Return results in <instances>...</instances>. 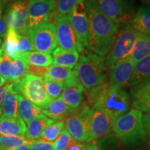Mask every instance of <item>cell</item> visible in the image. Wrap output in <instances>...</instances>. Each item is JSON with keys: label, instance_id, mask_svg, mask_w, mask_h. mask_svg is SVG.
I'll return each mask as SVG.
<instances>
[{"label": "cell", "instance_id": "41", "mask_svg": "<svg viewBox=\"0 0 150 150\" xmlns=\"http://www.w3.org/2000/svg\"><path fill=\"white\" fill-rule=\"evenodd\" d=\"M142 124L146 133V137L150 144V113L142 115Z\"/></svg>", "mask_w": 150, "mask_h": 150}, {"label": "cell", "instance_id": "28", "mask_svg": "<svg viewBox=\"0 0 150 150\" xmlns=\"http://www.w3.org/2000/svg\"><path fill=\"white\" fill-rule=\"evenodd\" d=\"M0 107L4 117L16 118L20 117L18 113V95L9 90L0 105Z\"/></svg>", "mask_w": 150, "mask_h": 150}, {"label": "cell", "instance_id": "26", "mask_svg": "<svg viewBox=\"0 0 150 150\" xmlns=\"http://www.w3.org/2000/svg\"><path fill=\"white\" fill-rule=\"evenodd\" d=\"M150 54V36L140 34L135 41L130 56L134 65Z\"/></svg>", "mask_w": 150, "mask_h": 150}, {"label": "cell", "instance_id": "44", "mask_svg": "<svg viewBox=\"0 0 150 150\" xmlns=\"http://www.w3.org/2000/svg\"><path fill=\"white\" fill-rule=\"evenodd\" d=\"M9 90L8 84H6V86H4L3 87L0 88V105H1V102H2L4 98L6 95V93H8Z\"/></svg>", "mask_w": 150, "mask_h": 150}, {"label": "cell", "instance_id": "45", "mask_svg": "<svg viewBox=\"0 0 150 150\" xmlns=\"http://www.w3.org/2000/svg\"><path fill=\"white\" fill-rule=\"evenodd\" d=\"M30 145H28V144H26V145H23L20 147H19L18 148H17L15 150H30Z\"/></svg>", "mask_w": 150, "mask_h": 150}, {"label": "cell", "instance_id": "24", "mask_svg": "<svg viewBox=\"0 0 150 150\" xmlns=\"http://www.w3.org/2000/svg\"><path fill=\"white\" fill-rule=\"evenodd\" d=\"M46 76L63 83L65 87L77 81L74 71L72 69L56 65H51L47 67V73Z\"/></svg>", "mask_w": 150, "mask_h": 150}, {"label": "cell", "instance_id": "38", "mask_svg": "<svg viewBox=\"0 0 150 150\" xmlns=\"http://www.w3.org/2000/svg\"><path fill=\"white\" fill-rule=\"evenodd\" d=\"M72 140V137L70 136L68 131L64 128L57 139L54 142V150H66Z\"/></svg>", "mask_w": 150, "mask_h": 150}, {"label": "cell", "instance_id": "54", "mask_svg": "<svg viewBox=\"0 0 150 150\" xmlns=\"http://www.w3.org/2000/svg\"><path fill=\"white\" fill-rule=\"evenodd\" d=\"M83 150H88V145H87V147H86V148H84Z\"/></svg>", "mask_w": 150, "mask_h": 150}, {"label": "cell", "instance_id": "8", "mask_svg": "<svg viewBox=\"0 0 150 150\" xmlns=\"http://www.w3.org/2000/svg\"><path fill=\"white\" fill-rule=\"evenodd\" d=\"M91 110L87 104L83 105L75 113L65 120V129L68 131L72 139L88 143V117Z\"/></svg>", "mask_w": 150, "mask_h": 150}, {"label": "cell", "instance_id": "47", "mask_svg": "<svg viewBox=\"0 0 150 150\" xmlns=\"http://www.w3.org/2000/svg\"><path fill=\"white\" fill-rule=\"evenodd\" d=\"M140 1L147 6H150V0H140Z\"/></svg>", "mask_w": 150, "mask_h": 150}, {"label": "cell", "instance_id": "46", "mask_svg": "<svg viewBox=\"0 0 150 150\" xmlns=\"http://www.w3.org/2000/svg\"><path fill=\"white\" fill-rule=\"evenodd\" d=\"M6 83V81L0 75V88L3 87V86L5 85Z\"/></svg>", "mask_w": 150, "mask_h": 150}, {"label": "cell", "instance_id": "42", "mask_svg": "<svg viewBox=\"0 0 150 150\" xmlns=\"http://www.w3.org/2000/svg\"><path fill=\"white\" fill-rule=\"evenodd\" d=\"M88 143H83V142H80L72 139L70 143L69 144L68 147H67L66 150H83L84 148L87 147Z\"/></svg>", "mask_w": 150, "mask_h": 150}, {"label": "cell", "instance_id": "11", "mask_svg": "<svg viewBox=\"0 0 150 150\" xmlns=\"http://www.w3.org/2000/svg\"><path fill=\"white\" fill-rule=\"evenodd\" d=\"M56 0H28V25L29 28L50 22L56 15Z\"/></svg>", "mask_w": 150, "mask_h": 150}, {"label": "cell", "instance_id": "39", "mask_svg": "<svg viewBox=\"0 0 150 150\" xmlns=\"http://www.w3.org/2000/svg\"><path fill=\"white\" fill-rule=\"evenodd\" d=\"M30 150H54V142L41 139L35 140L30 145Z\"/></svg>", "mask_w": 150, "mask_h": 150}, {"label": "cell", "instance_id": "27", "mask_svg": "<svg viewBox=\"0 0 150 150\" xmlns=\"http://www.w3.org/2000/svg\"><path fill=\"white\" fill-rule=\"evenodd\" d=\"M18 113L24 122L28 123L42 113L41 108L21 95H18Z\"/></svg>", "mask_w": 150, "mask_h": 150}, {"label": "cell", "instance_id": "48", "mask_svg": "<svg viewBox=\"0 0 150 150\" xmlns=\"http://www.w3.org/2000/svg\"><path fill=\"white\" fill-rule=\"evenodd\" d=\"M132 150H149L147 149H145L144 147H136L135 149H133Z\"/></svg>", "mask_w": 150, "mask_h": 150}, {"label": "cell", "instance_id": "7", "mask_svg": "<svg viewBox=\"0 0 150 150\" xmlns=\"http://www.w3.org/2000/svg\"><path fill=\"white\" fill-rule=\"evenodd\" d=\"M99 9L119 27L129 24L132 19L133 8L128 0H95Z\"/></svg>", "mask_w": 150, "mask_h": 150}, {"label": "cell", "instance_id": "34", "mask_svg": "<svg viewBox=\"0 0 150 150\" xmlns=\"http://www.w3.org/2000/svg\"><path fill=\"white\" fill-rule=\"evenodd\" d=\"M84 2V0H57L56 6V15L67 16L79 4Z\"/></svg>", "mask_w": 150, "mask_h": 150}, {"label": "cell", "instance_id": "51", "mask_svg": "<svg viewBox=\"0 0 150 150\" xmlns=\"http://www.w3.org/2000/svg\"><path fill=\"white\" fill-rule=\"evenodd\" d=\"M1 16V4H0V17Z\"/></svg>", "mask_w": 150, "mask_h": 150}, {"label": "cell", "instance_id": "15", "mask_svg": "<svg viewBox=\"0 0 150 150\" xmlns=\"http://www.w3.org/2000/svg\"><path fill=\"white\" fill-rule=\"evenodd\" d=\"M67 17L80 42L83 47H87L89 22L84 6V2L79 4L72 12L67 15Z\"/></svg>", "mask_w": 150, "mask_h": 150}, {"label": "cell", "instance_id": "29", "mask_svg": "<svg viewBox=\"0 0 150 150\" xmlns=\"http://www.w3.org/2000/svg\"><path fill=\"white\" fill-rule=\"evenodd\" d=\"M20 56L25 59L28 65L38 67H49L53 64V59L50 54L32 51L24 53Z\"/></svg>", "mask_w": 150, "mask_h": 150}, {"label": "cell", "instance_id": "40", "mask_svg": "<svg viewBox=\"0 0 150 150\" xmlns=\"http://www.w3.org/2000/svg\"><path fill=\"white\" fill-rule=\"evenodd\" d=\"M47 67H38L27 64V74H32L33 76L42 78L43 76L47 75Z\"/></svg>", "mask_w": 150, "mask_h": 150}, {"label": "cell", "instance_id": "22", "mask_svg": "<svg viewBox=\"0 0 150 150\" xmlns=\"http://www.w3.org/2000/svg\"><path fill=\"white\" fill-rule=\"evenodd\" d=\"M79 56L77 52L68 51L57 47L52 52L53 65L72 69L78 63Z\"/></svg>", "mask_w": 150, "mask_h": 150}, {"label": "cell", "instance_id": "17", "mask_svg": "<svg viewBox=\"0 0 150 150\" xmlns=\"http://www.w3.org/2000/svg\"><path fill=\"white\" fill-rule=\"evenodd\" d=\"M84 89L78 81L65 86L59 98L72 109H78L83 104Z\"/></svg>", "mask_w": 150, "mask_h": 150}, {"label": "cell", "instance_id": "50", "mask_svg": "<svg viewBox=\"0 0 150 150\" xmlns=\"http://www.w3.org/2000/svg\"><path fill=\"white\" fill-rule=\"evenodd\" d=\"M1 117H2V113H1V107H0V119H1Z\"/></svg>", "mask_w": 150, "mask_h": 150}, {"label": "cell", "instance_id": "10", "mask_svg": "<svg viewBox=\"0 0 150 150\" xmlns=\"http://www.w3.org/2000/svg\"><path fill=\"white\" fill-rule=\"evenodd\" d=\"M22 81V95L39 108H45L52 101L45 88L42 79L30 74H25Z\"/></svg>", "mask_w": 150, "mask_h": 150}, {"label": "cell", "instance_id": "9", "mask_svg": "<svg viewBox=\"0 0 150 150\" xmlns=\"http://www.w3.org/2000/svg\"><path fill=\"white\" fill-rule=\"evenodd\" d=\"M54 26L58 47L78 53L83 51V45L80 42L72 29L67 16L56 15Z\"/></svg>", "mask_w": 150, "mask_h": 150}, {"label": "cell", "instance_id": "19", "mask_svg": "<svg viewBox=\"0 0 150 150\" xmlns=\"http://www.w3.org/2000/svg\"><path fill=\"white\" fill-rule=\"evenodd\" d=\"M27 126L21 117L7 118L1 117L0 119V134L4 136H24Z\"/></svg>", "mask_w": 150, "mask_h": 150}, {"label": "cell", "instance_id": "35", "mask_svg": "<svg viewBox=\"0 0 150 150\" xmlns=\"http://www.w3.org/2000/svg\"><path fill=\"white\" fill-rule=\"evenodd\" d=\"M0 75L6 81L11 82H13V66L12 60L4 53L0 61Z\"/></svg>", "mask_w": 150, "mask_h": 150}, {"label": "cell", "instance_id": "20", "mask_svg": "<svg viewBox=\"0 0 150 150\" xmlns=\"http://www.w3.org/2000/svg\"><path fill=\"white\" fill-rule=\"evenodd\" d=\"M129 24L140 34L150 36V6L140 7Z\"/></svg>", "mask_w": 150, "mask_h": 150}, {"label": "cell", "instance_id": "14", "mask_svg": "<svg viewBox=\"0 0 150 150\" xmlns=\"http://www.w3.org/2000/svg\"><path fill=\"white\" fill-rule=\"evenodd\" d=\"M134 67V63L130 57L122 60L108 67L109 80L108 85L110 87L121 88L129 85Z\"/></svg>", "mask_w": 150, "mask_h": 150}, {"label": "cell", "instance_id": "32", "mask_svg": "<svg viewBox=\"0 0 150 150\" xmlns=\"http://www.w3.org/2000/svg\"><path fill=\"white\" fill-rule=\"evenodd\" d=\"M65 127L63 120L55 121L42 131L39 139L50 142H54Z\"/></svg>", "mask_w": 150, "mask_h": 150}, {"label": "cell", "instance_id": "53", "mask_svg": "<svg viewBox=\"0 0 150 150\" xmlns=\"http://www.w3.org/2000/svg\"><path fill=\"white\" fill-rule=\"evenodd\" d=\"M1 42H2V41H1V38H0V46L1 45Z\"/></svg>", "mask_w": 150, "mask_h": 150}, {"label": "cell", "instance_id": "13", "mask_svg": "<svg viewBox=\"0 0 150 150\" xmlns=\"http://www.w3.org/2000/svg\"><path fill=\"white\" fill-rule=\"evenodd\" d=\"M4 18L8 28L19 35L27 36L29 25L27 2L25 0H16L9 7Z\"/></svg>", "mask_w": 150, "mask_h": 150}, {"label": "cell", "instance_id": "43", "mask_svg": "<svg viewBox=\"0 0 150 150\" xmlns=\"http://www.w3.org/2000/svg\"><path fill=\"white\" fill-rule=\"evenodd\" d=\"M8 29V27L5 18L1 16L0 17V36H5Z\"/></svg>", "mask_w": 150, "mask_h": 150}, {"label": "cell", "instance_id": "52", "mask_svg": "<svg viewBox=\"0 0 150 150\" xmlns=\"http://www.w3.org/2000/svg\"><path fill=\"white\" fill-rule=\"evenodd\" d=\"M0 150H6V149H4V148H3L1 146H0Z\"/></svg>", "mask_w": 150, "mask_h": 150}, {"label": "cell", "instance_id": "12", "mask_svg": "<svg viewBox=\"0 0 150 150\" xmlns=\"http://www.w3.org/2000/svg\"><path fill=\"white\" fill-rule=\"evenodd\" d=\"M115 120V118L107 112L92 109L88 118V143L110 134L113 131Z\"/></svg>", "mask_w": 150, "mask_h": 150}, {"label": "cell", "instance_id": "16", "mask_svg": "<svg viewBox=\"0 0 150 150\" xmlns=\"http://www.w3.org/2000/svg\"><path fill=\"white\" fill-rule=\"evenodd\" d=\"M133 108L142 112L150 113V81L134 86L131 91Z\"/></svg>", "mask_w": 150, "mask_h": 150}, {"label": "cell", "instance_id": "6", "mask_svg": "<svg viewBox=\"0 0 150 150\" xmlns=\"http://www.w3.org/2000/svg\"><path fill=\"white\" fill-rule=\"evenodd\" d=\"M27 37L32 43L35 51L50 54L57 46L55 26L50 22L29 28Z\"/></svg>", "mask_w": 150, "mask_h": 150}, {"label": "cell", "instance_id": "18", "mask_svg": "<svg viewBox=\"0 0 150 150\" xmlns=\"http://www.w3.org/2000/svg\"><path fill=\"white\" fill-rule=\"evenodd\" d=\"M79 109V108H78ZM78 109H72L67 106L60 98L53 99L45 108H42V112L47 117L54 120H64L73 115Z\"/></svg>", "mask_w": 150, "mask_h": 150}, {"label": "cell", "instance_id": "4", "mask_svg": "<svg viewBox=\"0 0 150 150\" xmlns=\"http://www.w3.org/2000/svg\"><path fill=\"white\" fill-rule=\"evenodd\" d=\"M106 67L104 56L86 52L79 56L73 71L78 81L87 91L105 81Z\"/></svg>", "mask_w": 150, "mask_h": 150}, {"label": "cell", "instance_id": "1", "mask_svg": "<svg viewBox=\"0 0 150 150\" xmlns=\"http://www.w3.org/2000/svg\"><path fill=\"white\" fill-rule=\"evenodd\" d=\"M89 22L87 48L101 56L107 54L118 33L119 27L103 13L95 0L84 1Z\"/></svg>", "mask_w": 150, "mask_h": 150}, {"label": "cell", "instance_id": "2", "mask_svg": "<svg viewBox=\"0 0 150 150\" xmlns=\"http://www.w3.org/2000/svg\"><path fill=\"white\" fill-rule=\"evenodd\" d=\"M86 91L87 105L92 109L107 112L115 120L129 111L131 99L123 88L110 87L105 81Z\"/></svg>", "mask_w": 150, "mask_h": 150}, {"label": "cell", "instance_id": "23", "mask_svg": "<svg viewBox=\"0 0 150 150\" xmlns=\"http://www.w3.org/2000/svg\"><path fill=\"white\" fill-rule=\"evenodd\" d=\"M55 121L47 117L42 112L35 119L27 123V131L25 136L31 140L39 139L42 131Z\"/></svg>", "mask_w": 150, "mask_h": 150}, {"label": "cell", "instance_id": "49", "mask_svg": "<svg viewBox=\"0 0 150 150\" xmlns=\"http://www.w3.org/2000/svg\"><path fill=\"white\" fill-rule=\"evenodd\" d=\"M3 54H4V51H3L2 48H1L0 49V61H1V58H2Z\"/></svg>", "mask_w": 150, "mask_h": 150}, {"label": "cell", "instance_id": "31", "mask_svg": "<svg viewBox=\"0 0 150 150\" xmlns=\"http://www.w3.org/2000/svg\"><path fill=\"white\" fill-rule=\"evenodd\" d=\"M17 35L18 33L14 30L8 28L4 36V42L1 47L4 53L6 54L11 59H14L19 56L16 50Z\"/></svg>", "mask_w": 150, "mask_h": 150}, {"label": "cell", "instance_id": "21", "mask_svg": "<svg viewBox=\"0 0 150 150\" xmlns=\"http://www.w3.org/2000/svg\"><path fill=\"white\" fill-rule=\"evenodd\" d=\"M145 81H150V54L134 65L128 86L134 87Z\"/></svg>", "mask_w": 150, "mask_h": 150}, {"label": "cell", "instance_id": "36", "mask_svg": "<svg viewBox=\"0 0 150 150\" xmlns=\"http://www.w3.org/2000/svg\"><path fill=\"white\" fill-rule=\"evenodd\" d=\"M12 60L13 66V81L20 79L27 74V63L25 59L21 56H18Z\"/></svg>", "mask_w": 150, "mask_h": 150}, {"label": "cell", "instance_id": "30", "mask_svg": "<svg viewBox=\"0 0 150 150\" xmlns=\"http://www.w3.org/2000/svg\"><path fill=\"white\" fill-rule=\"evenodd\" d=\"M34 140L27 138L24 136H10L0 134V146L6 150H15L26 144L31 145Z\"/></svg>", "mask_w": 150, "mask_h": 150}, {"label": "cell", "instance_id": "37", "mask_svg": "<svg viewBox=\"0 0 150 150\" xmlns=\"http://www.w3.org/2000/svg\"><path fill=\"white\" fill-rule=\"evenodd\" d=\"M16 50L19 56L24 53H27V52L35 51L32 43L29 38L24 36V35H20L18 33L17 35Z\"/></svg>", "mask_w": 150, "mask_h": 150}, {"label": "cell", "instance_id": "25", "mask_svg": "<svg viewBox=\"0 0 150 150\" xmlns=\"http://www.w3.org/2000/svg\"><path fill=\"white\" fill-rule=\"evenodd\" d=\"M120 140L114 133H110L88 144V150H122Z\"/></svg>", "mask_w": 150, "mask_h": 150}, {"label": "cell", "instance_id": "3", "mask_svg": "<svg viewBox=\"0 0 150 150\" xmlns=\"http://www.w3.org/2000/svg\"><path fill=\"white\" fill-rule=\"evenodd\" d=\"M142 112L132 109L116 119L113 132L127 147H137L146 140V133L142 124Z\"/></svg>", "mask_w": 150, "mask_h": 150}, {"label": "cell", "instance_id": "33", "mask_svg": "<svg viewBox=\"0 0 150 150\" xmlns=\"http://www.w3.org/2000/svg\"><path fill=\"white\" fill-rule=\"evenodd\" d=\"M42 79L45 88L50 98L52 100L59 98L65 88L64 85L60 82L47 77V76H43Z\"/></svg>", "mask_w": 150, "mask_h": 150}, {"label": "cell", "instance_id": "5", "mask_svg": "<svg viewBox=\"0 0 150 150\" xmlns=\"http://www.w3.org/2000/svg\"><path fill=\"white\" fill-rule=\"evenodd\" d=\"M140 34L129 24L123 27L117 33L112 47L105 59L106 67H110L117 62L129 57L135 41Z\"/></svg>", "mask_w": 150, "mask_h": 150}]
</instances>
